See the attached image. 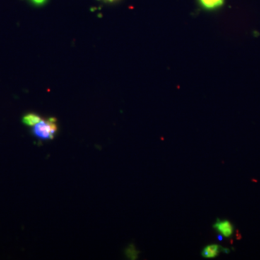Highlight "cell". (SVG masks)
Instances as JSON below:
<instances>
[{
  "label": "cell",
  "instance_id": "6da1fadb",
  "mask_svg": "<svg viewBox=\"0 0 260 260\" xmlns=\"http://www.w3.org/2000/svg\"><path fill=\"white\" fill-rule=\"evenodd\" d=\"M56 119L49 118L47 120H41L32 128V134L36 138L42 140L54 139L57 133Z\"/></svg>",
  "mask_w": 260,
  "mask_h": 260
},
{
  "label": "cell",
  "instance_id": "7a4b0ae2",
  "mask_svg": "<svg viewBox=\"0 0 260 260\" xmlns=\"http://www.w3.org/2000/svg\"><path fill=\"white\" fill-rule=\"evenodd\" d=\"M213 228L218 232V234H221L225 238L232 237L234 233V225L227 220L217 219L216 222L214 223Z\"/></svg>",
  "mask_w": 260,
  "mask_h": 260
},
{
  "label": "cell",
  "instance_id": "3957f363",
  "mask_svg": "<svg viewBox=\"0 0 260 260\" xmlns=\"http://www.w3.org/2000/svg\"><path fill=\"white\" fill-rule=\"evenodd\" d=\"M222 250H223V247L218 244H209L203 248L201 254L203 257L213 259L218 256Z\"/></svg>",
  "mask_w": 260,
  "mask_h": 260
},
{
  "label": "cell",
  "instance_id": "277c9868",
  "mask_svg": "<svg viewBox=\"0 0 260 260\" xmlns=\"http://www.w3.org/2000/svg\"><path fill=\"white\" fill-rule=\"evenodd\" d=\"M200 6L205 10L213 11L223 6L225 0H198Z\"/></svg>",
  "mask_w": 260,
  "mask_h": 260
},
{
  "label": "cell",
  "instance_id": "5b68a950",
  "mask_svg": "<svg viewBox=\"0 0 260 260\" xmlns=\"http://www.w3.org/2000/svg\"><path fill=\"white\" fill-rule=\"evenodd\" d=\"M42 120V118L35 113H29L23 116L22 121L25 125L28 126H35L37 123Z\"/></svg>",
  "mask_w": 260,
  "mask_h": 260
},
{
  "label": "cell",
  "instance_id": "8992f818",
  "mask_svg": "<svg viewBox=\"0 0 260 260\" xmlns=\"http://www.w3.org/2000/svg\"><path fill=\"white\" fill-rule=\"evenodd\" d=\"M49 0H28L30 4L35 7H42L47 4Z\"/></svg>",
  "mask_w": 260,
  "mask_h": 260
},
{
  "label": "cell",
  "instance_id": "52a82bcc",
  "mask_svg": "<svg viewBox=\"0 0 260 260\" xmlns=\"http://www.w3.org/2000/svg\"><path fill=\"white\" fill-rule=\"evenodd\" d=\"M103 1L108 3H116V2L118 1V0H103Z\"/></svg>",
  "mask_w": 260,
  "mask_h": 260
},
{
  "label": "cell",
  "instance_id": "ba28073f",
  "mask_svg": "<svg viewBox=\"0 0 260 260\" xmlns=\"http://www.w3.org/2000/svg\"><path fill=\"white\" fill-rule=\"evenodd\" d=\"M218 240L222 241V239H223V236H222L221 234H219V235L218 236Z\"/></svg>",
  "mask_w": 260,
  "mask_h": 260
}]
</instances>
